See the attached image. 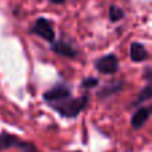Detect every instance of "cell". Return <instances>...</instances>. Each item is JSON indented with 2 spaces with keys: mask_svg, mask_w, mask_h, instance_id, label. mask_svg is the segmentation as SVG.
Instances as JSON below:
<instances>
[{
  "mask_svg": "<svg viewBox=\"0 0 152 152\" xmlns=\"http://www.w3.org/2000/svg\"><path fill=\"white\" fill-rule=\"evenodd\" d=\"M88 104V95L84 94L81 97H67V99L51 104V107L58 111L64 118H76Z\"/></svg>",
  "mask_w": 152,
  "mask_h": 152,
  "instance_id": "obj_1",
  "label": "cell"
},
{
  "mask_svg": "<svg viewBox=\"0 0 152 152\" xmlns=\"http://www.w3.org/2000/svg\"><path fill=\"white\" fill-rule=\"evenodd\" d=\"M31 34L42 37L43 40H45V42H48V43H52L53 40L56 39L52 23H51L50 19H47V18H37L31 27Z\"/></svg>",
  "mask_w": 152,
  "mask_h": 152,
  "instance_id": "obj_2",
  "label": "cell"
},
{
  "mask_svg": "<svg viewBox=\"0 0 152 152\" xmlns=\"http://www.w3.org/2000/svg\"><path fill=\"white\" fill-rule=\"evenodd\" d=\"M95 68L99 74L112 75L119 71V59L115 53H108L95 61Z\"/></svg>",
  "mask_w": 152,
  "mask_h": 152,
  "instance_id": "obj_3",
  "label": "cell"
},
{
  "mask_svg": "<svg viewBox=\"0 0 152 152\" xmlns=\"http://www.w3.org/2000/svg\"><path fill=\"white\" fill-rule=\"evenodd\" d=\"M69 96H71V88L66 83H59L56 86H53L51 89H48L47 92H44L43 99L51 105L58 102H61V100L67 99Z\"/></svg>",
  "mask_w": 152,
  "mask_h": 152,
  "instance_id": "obj_4",
  "label": "cell"
},
{
  "mask_svg": "<svg viewBox=\"0 0 152 152\" xmlns=\"http://www.w3.org/2000/svg\"><path fill=\"white\" fill-rule=\"evenodd\" d=\"M11 147H18L23 152H37L35 145H32L31 143L21 142V140H19L18 137L12 136V135L1 134L0 135V151L7 150V148H11Z\"/></svg>",
  "mask_w": 152,
  "mask_h": 152,
  "instance_id": "obj_5",
  "label": "cell"
},
{
  "mask_svg": "<svg viewBox=\"0 0 152 152\" xmlns=\"http://www.w3.org/2000/svg\"><path fill=\"white\" fill-rule=\"evenodd\" d=\"M51 51L56 55H60L63 58H68V59H75L77 58V50L69 42L66 40H53L51 43Z\"/></svg>",
  "mask_w": 152,
  "mask_h": 152,
  "instance_id": "obj_6",
  "label": "cell"
},
{
  "mask_svg": "<svg viewBox=\"0 0 152 152\" xmlns=\"http://www.w3.org/2000/svg\"><path fill=\"white\" fill-rule=\"evenodd\" d=\"M129 58L135 63H143L150 59V52L144 44L139 42H134L129 45Z\"/></svg>",
  "mask_w": 152,
  "mask_h": 152,
  "instance_id": "obj_7",
  "label": "cell"
},
{
  "mask_svg": "<svg viewBox=\"0 0 152 152\" xmlns=\"http://www.w3.org/2000/svg\"><path fill=\"white\" fill-rule=\"evenodd\" d=\"M150 115H151V110L148 107H142L136 111V112L132 115V119H131V124L135 129H139L142 128L143 126L145 124V121L150 119Z\"/></svg>",
  "mask_w": 152,
  "mask_h": 152,
  "instance_id": "obj_8",
  "label": "cell"
},
{
  "mask_svg": "<svg viewBox=\"0 0 152 152\" xmlns=\"http://www.w3.org/2000/svg\"><path fill=\"white\" fill-rule=\"evenodd\" d=\"M123 88V81H112V83H108L107 86L103 87V89L97 94V96L102 97V99H105V97L111 96V95H115L118 92L121 91Z\"/></svg>",
  "mask_w": 152,
  "mask_h": 152,
  "instance_id": "obj_9",
  "label": "cell"
},
{
  "mask_svg": "<svg viewBox=\"0 0 152 152\" xmlns=\"http://www.w3.org/2000/svg\"><path fill=\"white\" fill-rule=\"evenodd\" d=\"M124 16H126V13H124L123 8H120L119 5H110V8H108V19H110V21H112V23H118V21L123 20Z\"/></svg>",
  "mask_w": 152,
  "mask_h": 152,
  "instance_id": "obj_10",
  "label": "cell"
},
{
  "mask_svg": "<svg viewBox=\"0 0 152 152\" xmlns=\"http://www.w3.org/2000/svg\"><path fill=\"white\" fill-rule=\"evenodd\" d=\"M152 96V92H151V83H147V86L142 89V92L139 94L137 96V100L135 102V104H140V103H144L147 100H150Z\"/></svg>",
  "mask_w": 152,
  "mask_h": 152,
  "instance_id": "obj_11",
  "label": "cell"
},
{
  "mask_svg": "<svg viewBox=\"0 0 152 152\" xmlns=\"http://www.w3.org/2000/svg\"><path fill=\"white\" fill-rule=\"evenodd\" d=\"M97 84H99V80H97L96 77H87V79H84V80H83L81 87H83L84 89H89V88L96 87Z\"/></svg>",
  "mask_w": 152,
  "mask_h": 152,
  "instance_id": "obj_12",
  "label": "cell"
},
{
  "mask_svg": "<svg viewBox=\"0 0 152 152\" xmlns=\"http://www.w3.org/2000/svg\"><path fill=\"white\" fill-rule=\"evenodd\" d=\"M50 1L53 3V4H64L67 0H50Z\"/></svg>",
  "mask_w": 152,
  "mask_h": 152,
  "instance_id": "obj_13",
  "label": "cell"
}]
</instances>
